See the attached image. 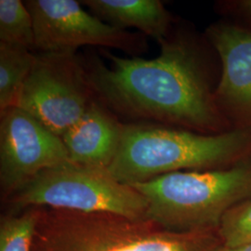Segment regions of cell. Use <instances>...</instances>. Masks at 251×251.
<instances>
[{
	"label": "cell",
	"instance_id": "1",
	"mask_svg": "<svg viewBox=\"0 0 251 251\" xmlns=\"http://www.w3.org/2000/svg\"><path fill=\"white\" fill-rule=\"evenodd\" d=\"M151 60L109 50L82 57L94 98L127 123H152L206 135L233 130L216 102L221 62L205 34L175 25Z\"/></svg>",
	"mask_w": 251,
	"mask_h": 251
},
{
	"label": "cell",
	"instance_id": "2",
	"mask_svg": "<svg viewBox=\"0 0 251 251\" xmlns=\"http://www.w3.org/2000/svg\"><path fill=\"white\" fill-rule=\"evenodd\" d=\"M251 158L249 129L206 135L170 126L125 123L108 171L131 186L172 172L228 169Z\"/></svg>",
	"mask_w": 251,
	"mask_h": 251
},
{
	"label": "cell",
	"instance_id": "3",
	"mask_svg": "<svg viewBox=\"0 0 251 251\" xmlns=\"http://www.w3.org/2000/svg\"><path fill=\"white\" fill-rule=\"evenodd\" d=\"M131 186L147 200L146 222L173 233L218 231L231 208L251 198V158L228 169L172 172Z\"/></svg>",
	"mask_w": 251,
	"mask_h": 251
},
{
	"label": "cell",
	"instance_id": "4",
	"mask_svg": "<svg viewBox=\"0 0 251 251\" xmlns=\"http://www.w3.org/2000/svg\"><path fill=\"white\" fill-rule=\"evenodd\" d=\"M218 231L169 232L146 221L43 208L33 251H221Z\"/></svg>",
	"mask_w": 251,
	"mask_h": 251
},
{
	"label": "cell",
	"instance_id": "5",
	"mask_svg": "<svg viewBox=\"0 0 251 251\" xmlns=\"http://www.w3.org/2000/svg\"><path fill=\"white\" fill-rule=\"evenodd\" d=\"M6 201L16 211L36 206L133 221H145L148 206L139 191L118 181L107 169L71 161L41 171Z\"/></svg>",
	"mask_w": 251,
	"mask_h": 251
},
{
	"label": "cell",
	"instance_id": "6",
	"mask_svg": "<svg viewBox=\"0 0 251 251\" xmlns=\"http://www.w3.org/2000/svg\"><path fill=\"white\" fill-rule=\"evenodd\" d=\"M94 100L77 51L36 52L17 107L62 138Z\"/></svg>",
	"mask_w": 251,
	"mask_h": 251
},
{
	"label": "cell",
	"instance_id": "7",
	"mask_svg": "<svg viewBox=\"0 0 251 251\" xmlns=\"http://www.w3.org/2000/svg\"><path fill=\"white\" fill-rule=\"evenodd\" d=\"M36 52L77 51L83 46L113 49L139 57L148 49L145 36L101 21L75 0H28Z\"/></svg>",
	"mask_w": 251,
	"mask_h": 251
},
{
	"label": "cell",
	"instance_id": "8",
	"mask_svg": "<svg viewBox=\"0 0 251 251\" xmlns=\"http://www.w3.org/2000/svg\"><path fill=\"white\" fill-rule=\"evenodd\" d=\"M70 161L61 137L19 107L0 112V185L6 200L41 171Z\"/></svg>",
	"mask_w": 251,
	"mask_h": 251
},
{
	"label": "cell",
	"instance_id": "9",
	"mask_svg": "<svg viewBox=\"0 0 251 251\" xmlns=\"http://www.w3.org/2000/svg\"><path fill=\"white\" fill-rule=\"evenodd\" d=\"M204 34L221 62L218 108L233 129L251 130V30L223 18Z\"/></svg>",
	"mask_w": 251,
	"mask_h": 251
},
{
	"label": "cell",
	"instance_id": "10",
	"mask_svg": "<svg viewBox=\"0 0 251 251\" xmlns=\"http://www.w3.org/2000/svg\"><path fill=\"white\" fill-rule=\"evenodd\" d=\"M124 124L94 100L83 117L62 137L70 161L108 170L120 147Z\"/></svg>",
	"mask_w": 251,
	"mask_h": 251
},
{
	"label": "cell",
	"instance_id": "11",
	"mask_svg": "<svg viewBox=\"0 0 251 251\" xmlns=\"http://www.w3.org/2000/svg\"><path fill=\"white\" fill-rule=\"evenodd\" d=\"M80 3L109 25L125 30L136 28L158 43L178 23L159 0H83Z\"/></svg>",
	"mask_w": 251,
	"mask_h": 251
},
{
	"label": "cell",
	"instance_id": "12",
	"mask_svg": "<svg viewBox=\"0 0 251 251\" xmlns=\"http://www.w3.org/2000/svg\"><path fill=\"white\" fill-rule=\"evenodd\" d=\"M36 52L0 42V112L17 107Z\"/></svg>",
	"mask_w": 251,
	"mask_h": 251
},
{
	"label": "cell",
	"instance_id": "13",
	"mask_svg": "<svg viewBox=\"0 0 251 251\" xmlns=\"http://www.w3.org/2000/svg\"><path fill=\"white\" fill-rule=\"evenodd\" d=\"M0 42L36 51L32 15L21 0H0Z\"/></svg>",
	"mask_w": 251,
	"mask_h": 251
},
{
	"label": "cell",
	"instance_id": "14",
	"mask_svg": "<svg viewBox=\"0 0 251 251\" xmlns=\"http://www.w3.org/2000/svg\"><path fill=\"white\" fill-rule=\"evenodd\" d=\"M42 207H27L1 219L0 251H33Z\"/></svg>",
	"mask_w": 251,
	"mask_h": 251
},
{
	"label": "cell",
	"instance_id": "15",
	"mask_svg": "<svg viewBox=\"0 0 251 251\" xmlns=\"http://www.w3.org/2000/svg\"><path fill=\"white\" fill-rule=\"evenodd\" d=\"M218 233L226 249L251 243V198L233 206L225 214Z\"/></svg>",
	"mask_w": 251,
	"mask_h": 251
},
{
	"label": "cell",
	"instance_id": "16",
	"mask_svg": "<svg viewBox=\"0 0 251 251\" xmlns=\"http://www.w3.org/2000/svg\"><path fill=\"white\" fill-rule=\"evenodd\" d=\"M222 17L251 30V0H222L215 4Z\"/></svg>",
	"mask_w": 251,
	"mask_h": 251
},
{
	"label": "cell",
	"instance_id": "17",
	"mask_svg": "<svg viewBox=\"0 0 251 251\" xmlns=\"http://www.w3.org/2000/svg\"><path fill=\"white\" fill-rule=\"evenodd\" d=\"M221 251H251V243L245 244L242 246H239V247H236V248H232V249H226V248L223 247Z\"/></svg>",
	"mask_w": 251,
	"mask_h": 251
}]
</instances>
